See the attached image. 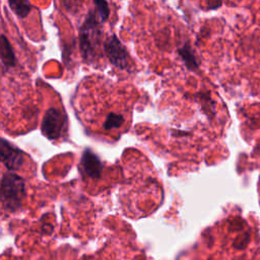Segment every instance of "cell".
I'll use <instances>...</instances> for the list:
<instances>
[{"label":"cell","mask_w":260,"mask_h":260,"mask_svg":"<svg viewBox=\"0 0 260 260\" xmlns=\"http://www.w3.org/2000/svg\"><path fill=\"white\" fill-rule=\"evenodd\" d=\"M104 46L106 55L113 65L120 69H128L130 67V56L115 35L110 36Z\"/></svg>","instance_id":"obj_4"},{"label":"cell","mask_w":260,"mask_h":260,"mask_svg":"<svg viewBox=\"0 0 260 260\" xmlns=\"http://www.w3.org/2000/svg\"><path fill=\"white\" fill-rule=\"evenodd\" d=\"M1 160L9 171H16L21 168L24 162V155L21 150L11 145L4 138L0 140Z\"/></svg>","instance_id":"obj_5"},{"label":"cell","mask_w":260,"mask_h":260,"mask_svg":"<svg viewBox=\"0 0 260 260\" xmlns=\"http://www.w3.org/2000/svg\"><path fill=\"white\" fill-rule=\"evenodd\" d=\"M180 53L182 54L183 59H185V60H186V62H187L188 64H191V65H193L194 67H196V63H195L194 56L189 54V49L187 48V46H186V48H184L183 50H181V51H180Z\"/></svg>","instance_id":"obj_11"},{"label":"cell","mask_w":260,"mask_h":260,"mask_svg":"<svg viewBox=\"0 0 260 260\" xmlns=\"http://www.w3.org/2000/svg\"><path fill=\"white\" fill-rule=\"evenodd\" d=\"M99 18H101L99 13L89 11L80 27L79 44L82 57L85 60H92L95 58L96 53L100 50L102 29Z\"/></svg>","instance_id":"obj_1"},{"label":"cell","mask_w":260,"mask_h":260,"mask_svg":"<svg viewBox=\"0 0 260 260\" xmlns=\"http://www.w3.org/2000/svg\"><path fill=\"white\" fill-rule=\"evenodd\" d=\"M25 195V185L21 177L13 173H6L1 181V201L3 206L14 211L21 205Z\"/></svg>","instance_id":"obj_2"},{"label":"cell","mask_w":260,"mask_h":260,"mask_svg":"<svg viewBox=\"0 0 260 260\" xmlns=\"http://www.w3.org/2000/svg\"><path fill=\"white\" fill-rule=\"evenodd\" d=\"M0 52H1V60L5 66H14L15 65V57L12 51L10 44L4 35L1 37L0 43Z\"/></svg>","instance_id":"obj_7"},{"label":"cell","mask_w":260,"mask_h":260,"mask_svg":"<svg viewBox=\"0 0 260 260\" xmlns=\"http://www.w3.org/2000/svg\"><path fill=\"white\" fill-rule=\"evenodd\" d=\"M80 164H81L83 173L87 177L92 178V179L100 178L102 169H103V165H102L101 160L99 159V157L93 152H91L89 149L84 150V152L82 153Z\"/></svg>","instance_id":"obj_6"},{"label":"cell","mask_w":260,"mask_h":260,"mask_svg":"<svg viewBox=\"0 0 260 260\" xmlns=\"http://www.w3.org/2000/svg\"><path fill=\"white\" fill-rule=\"evenodd\" d=\"M8 4L12 11L19 17H24L30 12V5L27 1H9Z\"/></svg>","instance_id":"obj_9"},{"label":"cell","mask_w":260,"mask_h":260,"mask_svg":"<svg viewBox=\"0 0 260 260\" xmlns=\"http://www.w3.org/2000/svg\"><path fill=\"white\" fill-rule=\"evenodd\" d=\"M66 124V116L59 109L50 108L42 121V132L50 139L61 136Z\"/></svg>","instance_id":"obj_3"},{"label":"cell","mask_w":260,"mask_h":260,"mask_svg":"<svg viewBox=\"0 0 260 260\" xmlns=\"http://www.w3.org/2000/svg\"><path fill=\"white\" fill-rule=\"evenodd\" d=\"M124 122H125V118L122 114L110 113V114H108L103 126L106 130L118 129L123 125Z\"/></svg>","instance_id":"obj_8"},{"label":"cell","mask_w":260,"mask_h":260,"mask_svg":"<svg viewBox=\"0 0 260 260\" xmlns=\"http://www.w3.org/2000/svg\"><path fill=\"white\" fill-rule=\"evenodd\" d=\"M94 4L96 6V11L102 19V21H105L108 16H109V13H110V9H109V6H108V3L105 2V1H94Z\"/></svg>","instance_id":"obj_10"}]
</instances>
